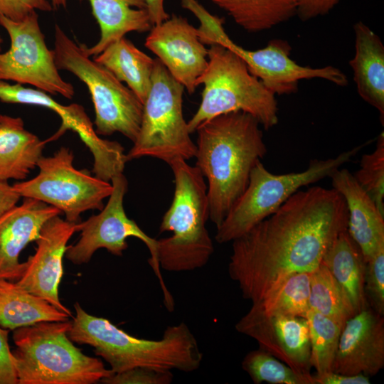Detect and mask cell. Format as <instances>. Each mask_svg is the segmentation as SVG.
<instances>
[{"mask_svg": "<svg viewBox=\"0 0 384 384\" xmlns=\"http://www.w3.org/2000/svg\"><path fill=\"white\" fill-rule=\"evenodd\" d=\"M348 226L343 197L334 188L299 190L274 213L233 240L228 274L257 303L287 277L311 272Z\"/></svg>", "mask_w": 384, "mask_h": 384, "instance_id": "6da1fadb", "label": "cell"}, {"mask_svg": "<svg viewBox=\"0 0 384 384\" xmlns=\"http://www.w3.org/2000/svg\"><path fill=\"white\" fill-rule=\"evenodd\" d=\"M259 122L243 112L223 114L196 132V165L207 179L209 219L218 228L247 186L267 152Z\"/></svg>", "mask_w": 384, "mask_h": 384, "instance_id": "7a4b0ae2", "label": "cell"}, {"mask_svg": "<svg viewBox=\"0 0 384 384\" xmlns=\"http://www.w3.org/2000/svg\"><path fill=\"white\" fill-rule=\"evenodd\" d=\"M68 337L87 344L109 363L114 373L135 367L190 373L198 370L203 353L197 339L183 322L168 326L159 340L137 338L108 319L87 313L76 302Z\"/></svg>", "mask_w": 384, "mask_h": 384, "instance_id": "3957f363", "label": "cell"}, {"mask_svg": "<svg viewBox=\"0 0 384 384\" xmlns=\"http://www.w3.org/2000/svg\"><path fill=\"white\" fill-rule=\"evenodd\" d=\"M174 193L162 217L159 233L172 235L157 240L160 268L168 272L191 271L204 267L214 252L206 228L209 219L207 185L201 171L186 160L172 161Z\"/></svg>", "mask_w": 384, "mask_h": 384, "instance_id": "277c9868", "label": "cell"}, {"mask_svg": "<svg viewBox=\"0 0 384 384\" xmlns=\"http://www.w3.org/2000/svg\"><path fill=\"white\" fill-rule=\"evenodd\" d=\"M72 321H41L14 330L18 384H93L114 373L68 337Z\"/></svg>", "mask_w": 384, "mask_h": 384, "instance_id": "5b68a950", "label": "cell"}, {"mask_svg": "<svg viewBox=\"0 0 384 384\" xmlns=\"http://www.w3.org/2000/svg\"><path fill=\"white\" fill-rule=\"evenodd\" d=\"M196 84L203 89L199 107L187 122L191 134L215 117L238 111L252 116L265 129L278 123L275 95L238 54L223 45H210L208 66Z\"/></svg>", "mask_w": 384, "mask_h": 384, "instance_id": "8992f818", "label": "cell"}, {"mask_svg": "<svg viewBox=\"0 0 384 384\" xmlns=\"http://www.w3.org/2000/svg\"><path fill=\"white\" fill-rule=\"evenodd\" d=\"M86 47L55 26L53 50L56 66L87 85L95 109L96 133L110 136L119 132L134 142L141 125L143 103L108 69L91 59Z\"/></svg>", "mask_w": 384, "mask_h": 384, "instance_id": "52a82bcc", "label": "cell"}, {"mask_svg": "<svg viewBox=\"0 0 384 384\" xmlns=\"http://www.w3.org/2000/svg\"><path fill=\"white\" fill-rule=\"evenodd\" d=\"M364 145L343 151L336 157L312 159L308 167L299 172L272 174L261 161H258L252 169L245 191L217 228L216 242L226 243L242 235L274 213L302 187L330 177L350 161Z\"/></svg>", "mask_w": 384, "mask_h": 384, "instance_id": "ba28073f", "label": "cell"}, {"mask_svg": "<svg viewBox=\"0 0 384 384\" xmlns=\"http://www.w3.org/2000/svg\"><path fill=\"white\" fill-rule=\"evenodd\" d=\"M184 90L163 63L154 59L139 131L127 154L128 161L147 156L169 165L177 159L187 161L195 157L196 145L183 114Z\"/></svg>", "mask_w": 384, "mask_h": 384, "instance_id": "9c48e42d", "label": "cell"}, {"mask_svg": "<svg viewBox=\"0 0 384 384\" xmlns=\"http://www.w3.org/2000/svg\"><path fill=\"white\" fill-rule=\"evenodd\" d=\"M73 160V151L62 146L52 156L41 157L36 176L12 186L21 197L52 206L65 214L66 220L78 223L81 213L103 208V201L113 188L110 181L92 176L88 170L75 168Z\"/></svg>", "mask_w": 384, "mask_h": 384, "instance_id": "30bf717a", "label": "cell"}, {"mask_svg": "<svg viewBox=\"0 0 384 384\" xmlns=\"http://www.w3.org/2000/svg\"><path fill=\"white\" fill-rule=\"evenodd\" d=\"M110 181L113 188L106 206L97 215L77 223V232H80V238L75 244L67 246L65 256L73 264L82 265L89 262L94 253L100 248L120 257L128 247V238L134 237L142 240L149 251L148 261L158 278L164 306L168 311H173L174 300L161 275L157 240L148 235L127 215L124 198L128 190V181L123 173L114 176Z\"/></svg>", "mask_w": 384, "mask_h": 384, "instance_id": "8fae6325", "label": "cell"}, {"mask_svg": "<svg viewBox=\"0 0 384 384\" xmlns=\"http://www.w3.org/2000/svg\"><path fill=\"white\" fill-rule=\"evenodd\" d=\"M0 26L11 41L10 48L0 53V80L28 84L46 93L72 99L74 87L59 73L53 50L47 47L41 30L37 12L20 21L0 16Z\"/></svg>", "mask_w": 384, "mask_h": 384, "instance_id": "7c38bea8", "label": "cell"}, {"mask_svg": "<svg viewBox=\"0 0 384 384\" xmlns=\"http://www.w3.org/2000/svg\"><path fill=\"white\" fill-rule=\"evenodd\" d=\"M0 101L4 103L23 104L46 107L55 112L62 121L58 131L50 138L57 139L70 129L78 134L93 156L92 172L105 181L122 174L128 161L124 147L116 141L100 138L94 129L93 123L82 106L78 104L63 105L46 92L26 87L21 84H10L0 80Z\"/></svg>", "mask_w": 384, "mask_h": 384, "instance_id": "4fadbf2b", "label": "cell"}, {"mask_svg": "<svg viewBox=\"0 0 384 384\" xmlns=\"http://www.w3.org/2000/svg\"><path fill=\"white\" fill-rule=\"evenodd\" d=\"M212 43L223 45L238 54L249 71L274 95L295 93L302 80L321 78L338 86L348 85L346 75L336 67L311 68L297 64L290 58V45L281 39L272 40L262 48L249 50L234 43L225 31H221L214 35Z\"/></svg>", "mask_w": 384, "mask_h": 384, "instance_id": "5bb4252c", "label": "cell"}, {"mask_svg": "<svg viewBox=\"0 0 384 384\" xmlns=\"http://www.w3.org/2000/svg\"><path fill=\"white\" fill-rule=\"evenodd\" d=\"M238 332L257 341L269 353L294 370L311 373V346L306 318L265 313L254 306L235 324Z\"/></svg>", "mask_w": 384, "mask_h": 384, "instance_id": "9a60e30c", "label": "cell"}, {"mask_svg": "<svg viewBox=\"0 0 384 384\" xmlns=\"http://www.w3.org/2000/svg\"><path fill=\"white\" fill-rule=\"evenodd\" d=\"M144 46L153 52L171 75L193 94L198 78L208 66V49L198 28L186 18L173 14L149 31Z\"/></svg>", "mask_w": 384, "mask_h": 384, "instance_id": "2e32d148", "label": "cell"}, {"mask_svg": "<svg viewBox=\"0 0 384 384\" xmlns=\"http://www.w3.org/2000/svg\"><path fill=\"white\" fill-rule=\"evenodd\" d=\"M75 232L77 223L63 220L59 215L48 220L36 240L35 254L28 258L23 274L16 282L71 317L70 310L60 302L58 289L63 274V258L68 242Z\"/></svg>", "mask_w": 384, "mask_h": 384, "instance_id": "e0dca14e", "label": "cell"}, {"mask_svg": "<svg viewBox=\"0 0 384 384\" xmlns=\"http://www.w3.org/2000/svg\"><path fill=\"white\" fill-rule=\"evenodd\" d=\"M384 368V316L369 306L344 324L332 371L374 376Z\"/></svg>", "mask_w": 384, "mask_h": 384, "instance_id": "ac0fdd59", "label": "cell"}, {"mask_svg": "<svg viewBox=\"0 0 384 384\" xmlns=\"http://www.w3.org/2000/svg\"><path fill=\"white\" fill-rule=\"evenodd\" d=\"M60 213L52 206L26 197L0 218V279L16 282L21 277L27 266V262L19 261L21 251L38 239L48 220Z\"/></svg>", "mask_w": 384, "mask_h": 384, "instance_id": "d6986e66", "label": "cell"}, {"mask_svg": "<svg viewBox=\"0 0 384 384\" xmlns=\"http://www.w3.org/2000/svg\"><path fill=\"white\" fill-rule=\"evenodd\" d=\"M329 178L332 188L345 200L347 230L367 262L384 246V215L348 169L339 168Z\"/></svg>", "mask_w": 384, "mask_h": 384, "instance_id": "ffe728a7", "label": "cell"}, {"mask_svg": "<svg viewBox=\"0 0 384 384\" xmlns=\"http://www.w3.org/2000/svg\"><path fill=\"white\" fill-rule=\"evenodd\" d=\"M355 55L349 65L360 97L375 108L384 120V46L362 21L353 26Z\"/></svg>", "mask_w": 384, "mask_h": 384, "instance_id": "44dd1931", "label": "cell"}, {"mask_svg": "<svg viewBox=\"0 0 384 384\" xmlns=\"http://www.w3.org/2000/svg\"><path fill=\"white\" fill-rule=\"evenodd\" d=\"M46 143L25 128L21 117L0 114V179L24 180L37 166Z\"/></svg>", "mask_w": 384, "mask_h": 384, "instance_id": "7402d4cb", "label": "cell"}, {"mask_svg": "<svg viewBox=\"0 0 384 384\" xmlns=\"http://www.w3.org/2000/svg\"><path fill=\"white\" fill-rule=\"evenodd\" d=\"M100 29L98 42L87 53L96 56L129 32L144 33L152 27L144 0H88Z\"/></svg>", "mask_w": 384, "mask_h": 384, "instance_id": "603a6c76", "label": "cell"}, {"mask_svg": "<svg viewBox=\"0 0 384 384\" xmlns=\"http://www.w3.org/2000/svg\"><path fill=\"white\" fill-rule=\"evenodd\" d=\"M70 317L16 282L0 279V327L14 331L41 321H65Z\"/></svg>", "mask_w": 384, "mask_h": 384, "instance_id": "cb8c5ba5", "label": "cell"}, {"mask_svg": "<svg viewBox=\"0 0 384 384\" xmlns=\"http://www.w3.org/2000/svg\"><path fill=\"white\" fill-rule=\"evenodd\" d=\"M321 262L343 288L356 313L368 306L364 291L366 262L347 229L338 235Z\"/></svg>", "mask_w": 384, "mask_h": 384, "instance_id": "d4e9b609", "label": "cell"}, {"mask_svg": "<svg viewBox=\"0 0 384 384\" xmlns=\"http://www.w3.org/2000/svg\"><path fill=\"white\" fill-rule=\"evenodd\" d=\"M93 59L125 82L144 102L151 87L154 59L124 37L110 44Z\"/></svg>", "mask_w": 384, "mask_h": 384, "instance_id": "484cf974", "label": "cell"}, {"mask_svg": "<svg viewBox=\"0 0 384 384\" xmlns=\"http://www.w3.org/2000/svg\"><path fill=\"white\" fill-rule=\"evenodd\" d=\"M250 33L266 31L296 15L294 0H210Z\"/></svg>", "mask_w": 384, "mask_h": 384, "instance_id": "4316f807", "label": "cell"}, {"mask_svg": "<svg viewBox=\"0 0 384 384\" xmlns=\"http://www.w3.org/2000/svg\"><path fill=\"white\" fill-rule=\"evenodd\" d=\"M309 304V309L342 326L356 314L348 294L322 262L310 274Z\"/></svg>", "mask_w": 384, "mask_h": 384, "instance_id": "83f0119b", "label": "cell"}, {"mask_svg": "<svg viewBox=\"0 0 384 384\" xmlns=\"http://www.w3.org/2000/svg\"><path fill=\"white\" fill-rule=\"evenodd\" d=\"M310 274L303 272L291 274L252 306L268 314L306 318L309 310Z\"/></svg>", "mask_w": 384, "mask_h": 384, "instance_id": "f1b7e54d", "label": "cell"}, {"mask_svg": "<svg viewBox=\"0 0 384 384\" xmlns=\"http://www.w3.org/2000/svg\"><path fill=\"white\" fill-rule=\"evenodd\" d=\"M306 319L309 326L311 368L315 369L316 375L332 371L343 326L311 309Z\"/></svg>", "mask_w": 384, "mask_h": 384, "instance_id": "f546056e", "label": "cell"}, {"mask_svg": "<svg viewBox=\"0 0 384 384\" xmlns=\"http://www.w3.org/2000/svg\"><path fill=\"white\" fill-rule=\"evenodd\" d=\"M241 365L255 384H315L313 374L297 372L260 348L248 352Z\"/></svg>", "mask_w": 384, "mask_h": 384, "instance_id": "4dcf8cb0", "label": "cell"}, {"mask_svg": "<svg viewBox=\"0 0 384 384\" xmlns=\"http://www.w3.org/2000/svg\"><path fill=\"white\" fill-rule=\"evenodd\" d=\"M361 188L384 215V133L376 140V147L362 156L360 167L353 174Z\"/></svg>", "mask_w": 384, "mask_h": 384, "instance_id": "1f68e13d", "label": "cell"}, {"mask_svg": "<svg viewBox=\"0 0 384 384\" xmlns=\"http://www.w3.org/2000/svg\"><path fill=\"white\" fill-rule=\"evenodd\" d=\"M364 291L368 305L384 316V246L366 264Z\"/></svg>", "mask_w": 384, "mask_h": 384, "instance_id": "d6a6232c", "label": "cell"}, {"mask_svg": "<svg viewBox=\"0 0 384 384\" xmlns=\"http://www.w3.org/2000/svg\"><path fill=\"white\" fill-rule=\"evenodd\" d=\"M174 375L171 370L151 368L135 367L122 372L114 373L103 378L105 384H170Z\"/></svg>", "mask_w": 384, "mask_h": 384, "instance_id": "836d02e7", "label": "cell"}, {"mask_svg": "<svg viewBox=\"0 0 384 384\" xmlns=\"http://www.w3.org/2000/svg\"><path fill=\"white\" fill-rule=\"evenodd\" d=\"M53 9L48 0H0V16L20 21L33 11H50Z\"/></svg>", "mask_w": 384, "mask_h": 384, "instance_id": "e575fe53", "label": "cell"}, {"mask_svg": "<svg viewBox=\"0 0 384 384\" xmlns=\"http://www.w3.org/2000/svg\"><path fill=\"white\" fill-rule=\"evenodd\" d=\"M9 330L0 327V384H18L12 352L9 344Z\"/></svg>", "mask_w": 384, "mask_h": 384, "instance_id": "d590c367", "label": "cell"}, {"mask_svg": "<svg viewBox=\"0 0 384 384\" xmlns=\"http://www.w3.org/2000/svg\"><path fill=\"white\" fill-rule=\"evenodd\" d=\"M341 0H294L296 15L302 21L324 16L329 14Z\"/></svg>", "mask_w": 384, "mask_h": 384, "instance_id": "8d00e7d4", "label": "cell"}, {"mask_svg": "<svg viewBox=\"0 0 384 384\" xmlns=\"http://www.w3.org/2000/svg\"><path fill=\"white\" fill-rule=\"evenodd\" d=\"M315 384H369V377L360 373L346 375L330 371L322 375H314Z\"/></svg>", "mask_w": 384, "mask_h": 384, "instance_id": "74e56055", "label": "cell"}, {"mask_svg": "<svg viewBox=\"0 0 384 384\" xmlns=\"http://www.w3.org/2000/svg\"><path fill=\"white\" fill-rule=\"evenodd\" d=\"M21 198L8 181L0 179V218L15 207Z\"/></svg>", "mask_w": 384, "mask_h": 384, "instance_id": "f35d334b", "label": "cell"}, {"mask_svg": "<svg viewBox=\"0 0 384 384\" xmlns=\"http://www.w3.org/2000/svg\"><path fill=\"white\" fill-rule=\"evenodd\" d=\"M152 26L167 20L170 16L164 8L165 0H144Z\"/></svg>", "mask_w": 384, "mask_h": 384, "instance_id": "ab89813d", "label": "cell"}, {"mask_svg": "<svg viewBox=\"0 0 384 384\" xmlns=\"http://www.w3.org/2000/svg\"><path fill=\"white\" fill-rule=\"evenodd\" d=\"M51 4L53 8L63 7L65 8L67 5V0H50Z\"/></svg>", "mask_w": 384, "mask_h": 384, "instance_id": "60d3db41", "label": "cell"}, {"mask_svg": "<svg viewBox=\"0 0 384 384\" xmlns=\"http://www.w3.org/2000/svg\"><path fill=\"white\" fill-rule=\"evenodd\" d=\"M2 42H3V40H2V38H1V36H0V51H1V46Z\"/></svg>", "mask_w": 384, "mask_h": 384, "instance_id": "b9f144b4", "label": "cell"}]
</instances>
